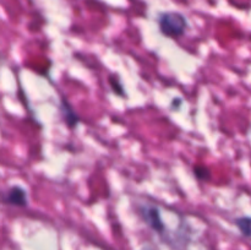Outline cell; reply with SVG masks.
Segmentation results:
<instances>
[{"instance_id": "obj_1", "label": "cell", "mask_w": 251, "mask_h": 250, "mask_svg": "<svg viewBox=\"0 0 251 250\" xmlns=\"http://www.w3.org/2000/svg\"><path fill=\"white\" fill-rule=\"evenodd\" d=\"M159 29L168 38H179L188 28V21L184 15L179 12H164L159 15Z\"/></svg>"}, {"instance_id": "obj_2", "label": "cell", "mask_w": 251, "mask_h": 250, "mask_svg": "<svg viewBox=\"0 0 251 250\" xmlns=\"http://www.w3.org/2000/svg\"><path fill=\"white\" fill-rule=\"evenodd\" d=\"M139 212L142 220L146 222V225L152 230H154V232H157L161 235L164 234L166 225H164L163 221H162L161 211H159L157 206L151 205V203H142L141 206H139Z\"/></svg>"}, {"instance_id": "obj_3", "label": "cell", "mask_w": 251, "mask_h": 250, "mask_svg": "<svg viewBox=\"0 0 251 250\" xmlns=\"http://www.w3.org/2000/svg\"><path fill=\"white\" fill-rule=\"evenodd\" d=\"M1 200L7 205L19 206V207H26L28 205V196L26 190L21 186H12L4 194Z\"/></svg>"}, {"instance_id": "obj_4", "label": "cell", "mask_w": 251, "mask_h": 250, "mask_svg": "<svg viewBox=\"0 0 251 250\" xmlns=\"http://www.w3.org/2000/svg\"><path fill=\"white\" fill-rule=\"evenodd\" d=\"M60 109L61 113H63V117L65 119L66 124H68L69 127H75L78 123V117L74 109L71 108L70 103L68 102L66 100H61V104H60Z\"/></svg>"}, {"instance_id": "obj_5", "label": "cell", "mask_w": 251, "mask_h": 250, "mask_svg": "<svg viewBox=\"0 0 251 250\" xmlns=\"http://www.w3.org/2000/svg\"><path fill=\"white\" fill-rule=\"evenodd\" d=\"M235 225L243 235L251 238V217H242L235 220Z\"/></svg>"}, {"instance_id": "obj_6", "label": "cell", "mask_w": 251, "mask_h": 250, "mask_svg": "<svg viewBox=\"0 0 251 250\" xmlns=\"http://www.w3.org/2000/svg\"><path fill=\"white\" fill-rule=\"evenodd\" d=\"M194 174H195L196 178L200 179V180H207V179L210 178V171L203 166H196L195 168H194Z\"/></svg>"}, {"instance_id": "obj_7", "label": "cell", "mask_w": 251, "mask_h": 250, "mask_svg": "<svg viewBox=\"0 0 251 250\" xmlns=\"http://www.w3.org/2000/svg\"><path fill=\"white\" fill-rule=\"evenodd\" d=\"M110 85H112V90L114 91L117 95L124 96V90H123L122 83H120L119 78H118L117 76H112V77H110Z\"/></svg>"}]
</instances>
